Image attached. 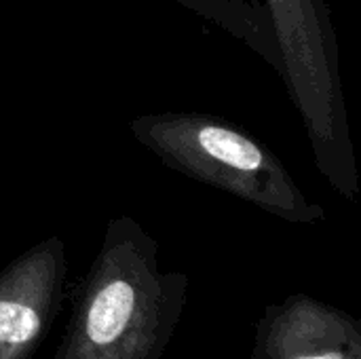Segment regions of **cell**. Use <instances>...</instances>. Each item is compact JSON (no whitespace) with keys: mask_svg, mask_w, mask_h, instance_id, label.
Here are the masks:
<instances>
[{"mask_svg":"<svg viewBox=\"0 0 361 359\" xmlns=\"http://www.w3.org/2000/svg\"><path fill=\"white\" fill-rule=\"evenodd\" d=\"M188 286L186 273L161 267L159 241L135 218H112L53 359H161Z\"/></svg>","mask_w":361,"mask_h":359,"instance_id":"cell-1","label":"cell"},{"mask_svg":"<svg viewBox=\"0 0 361 359\" xmlns=\"http://www.w3.org/2000/svg\"><path fill=\"white\" fill-rule=\"evenodd\" d=\"M133 138L169 169L228 193L292 224H319L311 201L277 152L228 118L201 112H157L131 121Z\"/></svg>","mask_w":361,"mask_h":359,"instance_id":"cell-2","label":"cell"},{"mask_svg":"<svg viewBox=\"0 0 361 359\" xmlns=\"http://www.w3.org/2000/svg\"><path fill=\"white\" fill-rule=\"evenodd\" d=\"M279 53V76L298 110L313 161L330 188L349 201L360 195L341 49L328 0H262Z\"/></svg>","mask_w":361,"mask_h":359,"instance_id":"cell-3","label":"cell"},{"mask_svg":"<svg viewBox=\"0 0 361 359\" xmlns=\"http://www.w3.org/2000/svg\"><path fill=\"white\" fill-rule=\"evenodd\" d=\"M68 277L66 245L49 237L0 271V359H32L59 315Z\"/></svg>","mask_w":361,"mask_h":359,"instance_id":"cell-4","label":"cell"},{"mask_svg":"<svg viewBox=\"0 0 361 359\" xmlns=\"http://www.w3.org/2000/svg\"><path fill=\"white\" fill-rule=\"evenodd\" d=\"M252 359H361V326L332 305L292 294L267 307Z\"/></svg>","mask_w":361,"mask_h":359,"instance_id":"cell-5","label":"cell"},{"mask_svg":"<svg viewBox=\"0 0 361 359\" xmlns=\"http://www.w3.org/2000/svg\"><path fill=\"white\" fill-rule=\"evenodd\" d=\"M243 42L279 74V53L262 0H176Z\"/></svg>","mask_w":361,"mask_h":359,"instance_id":"cell-6","label":"cell"}]
</instances>
